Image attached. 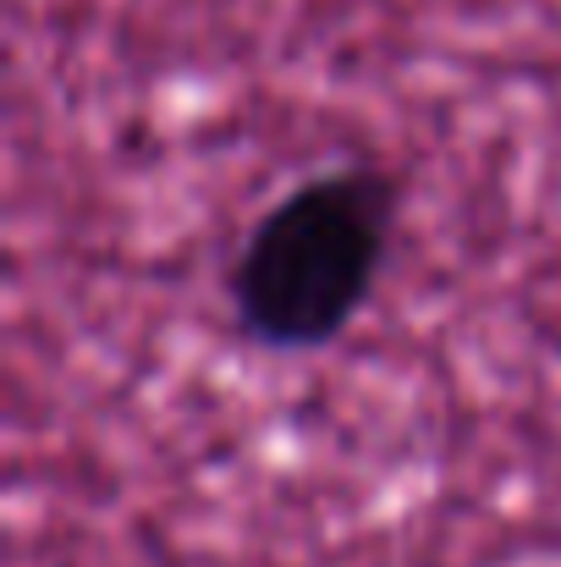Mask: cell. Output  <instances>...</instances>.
Segmentation results:
<instances>
[{
  "label": "cell",
  "mask_w": 561,
  "mask_h": 567,
  "mask_svg": "<svg viewBox=\"0 0 561 567\" xmlns=\"http://www.w3.org/2000/svg\"><path fill=\"white\" fill-rule=\"evenodd\" d=\"M402 188L385 166H331L281 193L242 237L226 298L270 353L331 348L370 303Z\"/></svg>",
  "instance_id": "cell-1"
}]
</instances>
